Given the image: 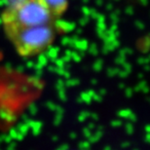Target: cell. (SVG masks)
<instances>
[{
	"label": "cell",
	"instance_id": "obj_1",
	"mask_svg": "<svg viewBox=\"0 0 150 150\" xmlns=\"http://www.w3.org/2000/svg\"><path fill=\"white\" fill-rule=\"evenodd\" d=\"M3 28L18 54L23 58H30L44 52L56 37L54 23L26 28L5 26Z\"/></svg>",
	"mask_w": 150,
	"mask_h": 150
},
{
	"label": "cell",
	"instance_id": "obj_2",
	"mask_svg": "<svg viewBox=\"0 0 150 150\" xmlns=\"http://www.w3.org/2000/svg\"><path fill=\"white\" fill-rule=\"evenodd\" d=\"M56 18L44 0H18L2 14L3 28H26L54 23Z\"/></svg>",
	"mask_w": 150,
	"mask_h": 150
},
{
	"label": "cell",
	"instance_id": "obj_3",
	"mask_svg": "<svg viewBox=\"0 0 150 150\" xmlns=\"http://www.w3.org/2000/svg\"><path fill=\"white\" fill-rule=\"evenodd\" d=\"M53 16L58 19L64 13L67 8V0H44Z\"/></svg>",
	"mask_w": 150,
	"mask_h": 150
}]
</instances>
